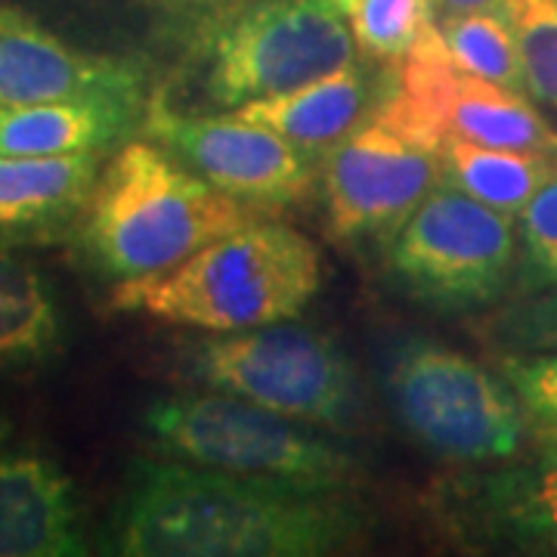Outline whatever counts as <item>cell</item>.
Segmentation results:
<instances>
[{"mask_svg":"<svg viewBox=\"0 0 557 557\" xmlns=\"http://www.w3.org/2000/svg\"><path fill=\"white\" fill-rule=\"evenodd\" d=\"M362 515L344 490L242 478L189 461H137L112 515L127 557H319L354 542Z\"/></svg>","mask_w":557,"mask_h":557,"instance_id":"obj_1","label":"cell"},{"mask_svg":"<svg viewBox=\"0 0 557 557\" xmlns=\"http://www.w3.org/2000/svg\"><path fill=\"white\" fill-rule=\"evenodd\" d=\"M81 211V248L112 282L168 273L220 236L270 218L146 139L121 143Z\"/></svg>","mask_w":557,"mask_h":557,"instance_id":"obj_2","label":"cell"},{"mask_svg":"<svg viewBox=\"0 0 557 557\" xmlns=\"http://www.w3.org/2000/svg\"><path fill=\"white\" fill-rule=\"evenodd\" d=\"M319 285L317 245L267 218L220 236L168 273L115 282L109 307L220 335L300 317Z\"/></svg>","mask_w":557,"mask_h":557,"instance_id":"obj_3","label":"cell"},{"mask_svg":"<svg viewBox=\"0 0 557 557\" xmlns=\"http://www.w3.org/2000/svg\"><path fill=\"white\" fill-rule=\"evenodd\" d=\"M143 428L164 456L242 478L347 490L362 474L357 458L300 421L223 391L156 399L143 412Z\"/></svg>","mask_w":557,"mask_h":557,"instance_id":"obj_4","label":"cell"},{"mask_svg":"<svg viewBox=\"0 0 557 557\" xmlns=\"http://www.w3.org/2000/svg\"><path fill=\"white\" fill-rule=\"evenodd\" d=\"M384 384L409 437L449 461L515 458L533 424L502 372L437 341H406Z\"/></svg>","mask_w":557,"mask_h":557,"instance_id":"obj_5","label":"cell"},{"mask_svg":"<svg viewBox=\"0 0 557 557\" xmlns=\"http://www.w3.org/2000/svg\"><path fill=\"white\" fill-rule=\"evenodd\" d=\"M186 372L300 424L347 428L357 416V372L338 341L292 319L199 341Z\"/></svg>","mask_w":557,"mask_h":557,"instance_id":"obj_6","label":"cell"},{"mask_svg":"<svg viewBox=\"0 0 557 557\" xmlns=\"http://www.w3.org/2000/svg\"><path fill=\"white\" fill-rule=\"evenodd\" d=\"M391 65L394 78L375 102V112L434 149L440 137L456 134L483 146L557 156V131L539 112V102L527 90L461 72L437 22Z\"/></svg>","mask_w":557,"mask_h":557,"instance_id":"obj_7","label":"cell"},{"mask_svg":"<svg viewBox=\"0 0 557 557\" xmlns=\"http://www.w3.org/2000/svg\"><path fill=\"white\" fill-rule=\"evenodd\" d=\"M518 260L515 218L443 183L387 239L391 273L421 300L456 310L496 300Z\"/></svg>","mask_w":557,"mask_h":557,"instance_id":"obj_8","label":"cell"},{"mask_svg":"<svg viewBox=\"0 0 557 557\" xmlns=\"http://www.w3.org/2000/svg\"><path fill=\"white\" fill-rule=\"evenodd\" d=\"M347 16L329 0H260L211 47L205 90L220 109L276 97L357 60Z\"/></svg>","mask_w":557,"mask_h":557,"instance_id":"obj_9","label":"cell"},{"mask_svg":"<svg viewBox=\"0 0 557 557\" xmlns=\"http://www.w3.org/2000/svg\"><path fill=\"white\" fill-rule=\"evenodd\" d=\"M434 186L437 149L372 109L322 161L329 233L338 242L391 239Z\"/></svg>","mask_w":557,"mask_h":557,"instance_id":"obj_10","label":"cell"},{"mask_svg":"<svg viewBox=\"0 0 557 557\" xmlns=\"http://www.w3.org/2000/svg\"><path fill=\"white\" fill-rule=\"evenodd\" d=\"M146 131L208 183L263 211L298 205L313 189V161L304 149L230 109L186 115L156 97Z\"/></svg>","mask_w":557,"mask_h":557,"instance_id":"obj_11","label":"cell"},{"mask_svg":"<svg viewBox=\"0 0 557 557\" xmlns=\"http://www.w3.org/2000/svg\"><path fill=\"white\" fill-rule=\"evenodd\" d=\"M143 69L72 47L28 13L0 7V106L115 97L139 102Z\"/></svg>","mask_w":557,"mask_h":557,"instance_id":"obj_12","label":"cell"},{"mask_svg":"<svg viewBox=\"0 0 557 557\" xmlns=\"http://www.w3.org/2000/svg\"><path fill=\"white\" fill-rule=\"evenodd\" d=\"M75 483L38 453L0 458V557L84 555Z\"/></svg>","mask_w":557,"mask_h":557,"instance_id":"obj_13","label":"cell"},{"mask_svg":"<svg viewBox=\"0 0 557 557\" xmlns=\"http://www.w3.org/2000/svg\"><path fill=\"white\" fill-rule=\"evenodd\" d=\"M372 84L357 62H350L335 69L332 75L307 81L276 97L245 102L230 112L295 143L307 156H317L329 152L350 131H357L372 115Z\"/></svg>","mask_w":557,"mask_h":557,"instance_id":"obj_14","label":"cell"},{"mask_svg":"<svg viewBox=\"0 0 557 557\" xmlns=\"http://www.w3.org/2000/svg\"><path fill=\"white\" fill-rule=\"evenodd\" d=\"M139 102L115 97L0 106V156L106 152L131 134Z\"/></svg>","mask_w":557,"mask_h":557,"instance_id":"obj_15","label":"cell"},{"mask_svg":"<svg viewBox=\"0 0 557 557\" xmlns=\"http://www.w3.org/2000/svg\"><path fill=\"white\" fill-rule=\"evenodd\" d=\"M102 152L0 156V230L47 226L84 208Z\"/></svg>","mask_w":557,"mask_h":557,"instance_id":"obj_16","label":"cell"},{"mask_svg":"<svg viewBox=\"0 0 557 557\" xmlns=\"http://www.w3.org/2000/svg\"><path fill=\"white\" fill-rule=\"evenodd\" d=\"M440 183L518 218L539 189L557 174V156L483 146L474 139L440 137Z\"/></svg>","mask_w":557,"mask_h":557,"instance_id":"obj_17","label":"cell"},{"mask_svg":"<svg viewBox=\"0 0 557 557\" xmlns=\"http://www.w3.org/2000/svg\"><path fill=\"white\" fill-rule=\"evenodd\" d=\"M62 344L60 304L32 263L0 251V366H35Z\"/></svg>","mask_w":557,"mask_h":557,"instance_id":"obj_18","label":"cell"},{"mask_svg":"<svg viewBox=\"0 0 557 557\" xmlns=\"http://www.w3.org/2000/svg\"><path fill=\"white\" fill-rule=\"evenodd\" d=\"M437 28L461 72L496 81L515 90H527L518 40L505 3L490 10H471V13H443Z\"/></svg>","mask_w":557,"mask_h":557,"instance_id":"obj_19","label":"cell"},{"mask_svg":"<svg viewBox=\"0 0 557 557\" xmlns=\"http://www.w3.org/2000/svg\"><path fill=\"white\" fill-rule=\"evenodd\" d=\"M434 10L437 0H357L347 20L366 57L397 62L434 25Z\"/></svg>","mask_w":557,"mask_h":557,"instance_id":"obj_20","label":"cell"},{"mask_svg":"<svg viewBox=\"0 0 557 557\" xmlns=\"http://www.w3.org/2000/svg\"><path fill=\"white\" fill-rule=\"evenodd\" d=\"M530 100L557 112V0H508Z\"/></svg>","mask_w":557,"mask_h":557,"instance_id":"obj_21","label":"cell"},{"mask_svg":"<svg viewBox=\"0 0 557 557\" xmlns=\"http://www.w3.org/2000/svg\"><path fill=\"white\" fill-rule=\"evenodd\" d=\"M520 292L557 285V174L518 214Z\"/></svg>","mask_w":557,"mask_h":557,"instance_id":"obj_22","label":"cell"},{"mask_svg":"<svg viewBox=\"0 0 557 557\" xmlns=\"http://www.w3.org/2000/svg\"><path fill=\"white\" fill-rule=\"evenodd\" d=\"M498 372L515 387L530 421L557 440V350H508Z\"/></svg>","mask_w":557,"mask_h":557,"instance_id":"obj_23","label":"cell"},{"mask_svg":"<svg viewBox=\"0 0 557 557\" xmlns=\"http://www.w3.org/2000/svg\"><path fill=\"white\" fill-rule=\"evenodd\" d=\"M493 332L508 350H557V285L515 300L498 313Z\"/></svg>","mask_w":557,"mask_h":557,"instance_id":"obj_24","label":"cell"},{"mask_svg":"<svg viewBox=\"0 0 557 557\" xmlns=\"http://www.w3.org/2000/svg\"><path fill=\"white\" fill-rule=\"evenodd\" d=\"M515 518L530 536L557 548V446L530 478L527 490L515 505Z\"/></svg>","mask_w":557,"mask_h":557,"instance_id":"obj_25","label":"cell"},{"mask_svg":"<svg viewBox=\"0 0 557 557\" xmlns=\"http://www.w3.org/2000/svg\"><path fill=\"white\" fill-rule=\"evenodd\" d=\"M508 0H437L440 16L443 13H471V10H490V7H502Z\"/></svg>","mask_w":557,"mask_h":557,"instance_id":"obj_26","label":"cell"},{"mask_svg":"<svg viewBox=\"0 0 557 557\" xmlns=\"http://www.w3.org/2000/svg\"><path fill=\"white\" fill-rule=\"evenodd\" d=\"M329 3H332V7H338L344 16H350V10L357 7V0H329Z\"/></svg>","mask_w":557,"mask_h":557,"instance_id":"obj_27","label":"cell"},{"mask_svg":"<svg viewBox=\"0 0 557 557\" xmlns=\"http://www.w3.org/2000/svg\"><path fill=\"white\" fill-rule=\"evenodd\" d=\"M7 437H10V424L0 418V449H3V443H7Z\"/></svg>","mask_w":557,"mask_h":557,"instance_id":"obj_28","label":"cell"}]
</instances>
